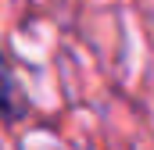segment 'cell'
Segmentation results:
<instances>
[{
	"instance_id": "6da1fadb",
	"label": "cell",
	"mask_w": 154,
	"mask_h": 150,
	"mask_svg": "<svg viewBox=\"0 0 154 150\" xmlns=\"http://www.w3.org/2000/svg\"><path fill=\"white\" fill-rule=\"evenodd\" d=\"M25 111V104H22V97H18V82H14V75H7L4 79V118L7 122H18Z\"/></svg>"
},
{
	"instance_id": "7a4b0ae2",
	"label": "cell",
	"mask_w": 154,
	"mask_h": 150,
	"mask_svg": "<svg viewBox=\"0 0 154 150\" xmlns=\"http://www.w3.org/2000/svg\"><path fill=\"white\" fill-rule=\"evenodd\" d=\"M18 150H61V147H57V143H47V140H43V143H39V140H22Z\"/></svg>"
}]
</instances>
